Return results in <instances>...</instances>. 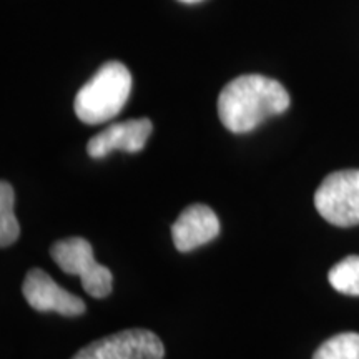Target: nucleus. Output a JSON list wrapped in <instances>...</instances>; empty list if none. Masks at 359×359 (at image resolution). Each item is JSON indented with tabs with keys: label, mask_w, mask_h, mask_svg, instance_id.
<instances>
[{
	"label": "nucleus",
	"mask_w": 359,
	"mask_h": 359,
	"mask_svg": "<svg viewBox=\"0 0 359 359\" xmlns=\"http://www.w3.org/2000/svg\"><path fill=\"white\" fill-rule=\"evenodd\" d=\"M288 107V90L278 80L255 74L231 80L218 97L219 120L233 133H248Z\"/></svg>",
	"instance_id": "f257e3e1"
},
{
	"label": "nucleus",
	"mask_w": 359,
	"mask_h": 359,
	"mask_svg": "<svg viewBox=\"0 0 359 359\" xmlns=\"http://www.w3.org/2000/svg\"><path fill=\"white\" fill-rule=\"evenodd\" d=\"M132 92V75L120 62H107L79 90L74 109L80 122L105 123L122 111Z\"/></svg>",
	"instance_id": "f03ea898"
},
{
	"label": "nucleus",
	"mask_w": 359,
	"mask_h": 359,
	"mask_svg": "<svg viewBox=\"0 0 359 359\" xmlns=\"http://www.w3.org/2000/svg\"><path fill=\"white\" fill-rule=\"evenodd\" d=\"M50 257L67 275H77L92 298H105L114 288V276L107 266L95 262L93 248L83 238L74 236L52 245Z\"/></svg>",
	"instance_id": "7ed1b4c3"
},
{
	"label": "nucleus",
	"mask_w": 359,
	"mask_h": 359,
	"mask_svg": "<svg viewBox=\"0 0 359 359\" xmlns=\"http://www.w3.org/2000/svg\"><path fill=\"white\" fill-rule=\"evenodd\" d=\"M314 206L334 226L359 224V170H341L327 175L314 193Z\"/></svg>",
	"instance_id": "20e7f679"
},
{
	"label": "nucleus",
	"mask_w": 359,
	"mask_h": 359,
	"mask_svg": "<svg viewBox=\"0 0 359 359\" xmlns=\"http://www.w3.org/2000/svg\"><path fill=\"white\" fill-rule=\"evenodd\" d=\"M161 339L148 330H125L80 349L72 359H163Z\"/></svg>",
	"instance_id": "39448f33"
},
{
	"label": "nucleus",
	"mask_w": 359,
	"mask_h": 359,
	"mask_svg": "<svg viewBox=\"0 0 359 359\" xmlns=\"http://www.w3.org/2000/svg\"><path fill=\"white\" fill-rule=\"evenodd\" d=\"M22 293L27 303L40 313L55 311L62 316H80L85 313L82 299L58 286L52 276L40 268H34L27 273Z\"/></svg>",
	"instance_id": "423d86ee"
},
{
	"label": "nucleus",
	"mask_w": 359,
	"mask_h": 359,
	"mask_svg": "<svg viewBox=\"0 0 359 359\" xmlns=\"http://www.w3.org/2000/svg\"><path fill=\"white\" fill-rule=\"evenodd\" d=\"M154 125L148 118H133L118 122L97 133L87 143V151L92 158H103L111 151L122 150L127 154L142 151L150 138Z\"/></svg>",
	"instance_id": "0eeeda50"
},
{
	"label": "nucleus",
	"mask_w": 359,
	"mask_h": 359,
	"mask_svg": "<svg viewBox=\"0 0 359 359\" xmlns=\"http://www.w3.org/2000/svg\"><path fill=\"white\" fill-rule=\"evenodd\" d=\"M219 235V219L210 206L190 205L180 213L172 226L175 248L182 253L203 246Z\"/></svg>",
	"instance_id": "6e6552de"
},
{
	"label": "nucleus",
	"mask_w": 359,
	"mask_h": 359,
	"mask_svg": "<svg viewBox=\"0 0 359 359\" xmlns=\"http://www.w3.org/2000/svg\"><path fill=\"white\" fill-rule=\"evenodd\" d=\"M13 203H15L13 188L4 180L0 183V246L2 248L15 243L20 235V224L13 213Z\"/></svg>",
	"instance_id": "1a4fd4ad"
},
{
	"label": "nucleus",
	"mask_w": 359,
	"mask_h": 359,
	"mask_svg": "<svg viewBox=\"0 0 359 359\" xmlns=\"http://www.w3.org/2000/svg\"><path fill=\"white\" fill-rule=\"evenodd\" d=\"M327 280L336 291L349 296H359V257L349 255L327 273Z\"/></svg>",
	"instance_id": "9d476101"
},
{
	"label": "nucleus",
	"mask_w": 359,
	"mask_h": 359,
	"mask_svg": "<svg viewBox=\"0 0 359 359\" xmlns=\"http://www.w3.org/2000/svg\"><path fill=\"white\" fill-rule=\"evenodd\" d=\"M313 359H359V334L341 333L316 349Z\"/></svg>",
	"instance_id": "9b49d317"
},
{
	"label": "nucleus",
	"mask_w": 359,
	"mask_h": 359,
	"mask_svg": "<svg viewBox=\"0 0 359 359\" xmlns=\"http://www.w3.org/2000/svg\"><path fill=\"white\" fill-rule=\"evenodd\" d=\"M180 2H183V4H198V2H201V0H180Z\"/></svg>",
	"instance_id": "f8f14e48"
}]
</instances>
